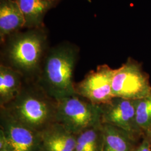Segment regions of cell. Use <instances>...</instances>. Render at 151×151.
<instances>
[{
	"label": "cell",
	"mask_w": 151,
	"mask_h": 151,
	"mask_svg": "<svg viewBox=\"0 0 151 151\" xmlns=\"http://www.w3.org/2000/svg\"><path fill=\"white\" fill-rule=\"evenodd\" d=\"M1 44L0 64L19 72L25 81H37L50 47L45 27L12 33Z\"/></svg>",
	"instance_id": "6da1fadb"
},
{
	"label": "cell",
	"mask_w": 151,
	"mask_h": 151,
	"mask_svg": "<svg viewBox=\"0 0 151 151\" xmlns=\"http://www.w3.org/2000/svg\"><path fill=\"white\" fill-rule=\"evenodd\" d=\"M80 49L75 44L64 41L49 47L37 82L57 101L74 93V74Z\"/></svg>",
	"instance_id": "7a4b0ae2"
},
{
	"label": "cell",
	"mask_w": 151,
	"mask_h": 151,
	"mask_svg": "<svg viewBox=\"0 0 151 151\" xmlns=\"http://www.w3.org/2000/svg\"><path fill=\"white\" fill-rule=\"evenodd\" d=\"M4 108L15 119L38 132L56 122L57 101L37 81L24 80L21 90Z\"/></svg>",
	"instance_id": "3957f363"
},
{
	"label": "cell",
	"mask_w": 151,
	"mask_h": 151,
	"mask_svg": "<svg viewBox=\"0 0 151 151\" xmlns=\"http://www.w3.org/2000/svg\"><path fill=\"white\" fill-rule=\"evenodd\" d=\"M56 122L77 135L84 130L102 124L100 105L74 93L57 101Z\"/></svg>",
	"instance_id": "277c9868"
},
{
	"label": "cell",
	"mask_w": 151,
	"mask_h": 151,
	"mask_svg": "<svg viewBox=\"0 0 151 151\" xmlns=\"http://www.w3.org/2000/svg\"><path fill=\"white\" fill-rule=\"evenodd\" d=\"M151 92L149 75L137 60L129 57L120 67L115 69L112 81L114 97L138 100Z\"/></svg>",
	"instance_id": "5b68a950"
},
{
	"label": "cell",
	"mask_w": 151,
	"mask_h": 151,
	"mask_svg": "<svg viewBox=\"0 0 151 151\" xmlns=\"http://www.w3.org/2000/svg\"><path fill=\"white\" fill-rule=\"evenodd\" d=\"M0 130L7 142V150L41 151V132L33 129L0 108Z\"/></svg>",
	"instance_id": "8992f818"
},
{
	"label": "cell",
	"mask_w": 151,
	"mask_h": 151,
	"mask_svg": "<svg viewBox=\"0 0 151 151\" xmlns=\"http://www.w3.org/2000/svg\"><path fill=\"white\" fill-rule=\"evenodd\" d=\"M115 70L108 65H100L95 70L87 73L83 79L75 83L76 94L92 103L101 105L114 97L112 81Z\"/></svg>",
	"instance_id": "52a82bcc"
},
{
	"label": "cell",
	"mask_w": 151,
	"mask_h": 151,
	"mask_svg": "<svg viewBox=\"0 0 151 151\" xmlns=\"http://www.w3.org/2000/svg\"><path fill=\"white\" fill-rule=\"evenodd\" d=\"M136 100L113 97L100 105L102 124H110L124 130L137 139L144 135L136 122Z\"/></svg>",
	"instance_id": "ba28073f"
},
{
	"label": "cell",
	"mask_w": 151,
	"mask_h": 151,
	"mask_svg": "<svg viewBox=\"0 0 151 151\" xmlns=\"http://www.w3.org/2000/svg\"><path fill=\"white\" fill-rule=\"evenodd\" d=\"M76 135L55 122L41 132V151H73Z\"/></svg>",
	"instance_id": "9c48e42d"
},
{
	"label": "cell",
	"mask_w": 151,
	"mask_h": 151,
	"mask_svg": "<svg viewBox=\"0 0 151 151\" xmlns=\"http://www.w3.org/2000/svg\"><path fill=\"white\" fill-rule=\"evenodd\" d=\"M22 11L27 29L45 27L44 19L47 13L59 3L54 0H16Z\"/></svg>",
	"instance_id": "30bf717a"
},
{
	"label": "cell",
	"mask_w": 151,
	"mask_h": 151,
	"mask_svg": "<svg viewBox=\"0 0 151 151\" xmlns=\"http://www.w3.org/2000/svg\"><path fill=\"white\" fill-rule=\"evenodd\" d=\"M25 27V21L16 0L0 1V41Z\"/></svg>",
	"instance_id": "8fae6325"
},
{
	"label": "cell",
	"mask_w": 151,
	"mask_h": 151,
	"mask_svg": "<svg viewBox=\"0 0 151 151\" xmlns=\"http://www.w3.org/2000/svg\"><path fill=\"white\" fill-rule=\"evenodd\" d=\"M103 151H132L138 139L125 130L108 124H102Z\"/></svg>",
	"instance_id": "7c38bea8"
},
{
	"label": "cell",
	"mask_w": 151,
	"mask_h": 151,
	"mask_svg": "<svg viewBox=\"0 0 151 151\" xmlns=\"http://www.w3.org/2000/svg\"><path fill=\"white\" fill-rule=\"evenodd\" d=\"M24 81L19 72L0 64V107L5 106L16 97Z\"/></svg>",
	"instance_id": "4fadbf2b"
},
{
	"label": "cell",
	"mask_w": 151,
	"mask_h": 151,
	"mask_svg": "<svg viewBox=\"0 0 151 151\" xmlns=\"http://www.w3.org/2000/svg\"><path fill=\"white\" fill-rule=\"evenodd\" d=\"M102 124L83 130L76 135L73 151H103Z\"/></svg>",
	"instance_id": "5bb4252c"
},
{
	"label": "cell",
	"mask_w": 151,
	"mask_h": 151,
	"mask_svg": "<svg viewBox=\"0 0 151 151\" xmlns=\"http://www.w3.org/2000/svg\"><path fill=\"white\" fill-rule=\"evenodd\" d=\"M136 122L145 135L151 130V92L149 95L136 100Z\"/></svg>",
	"instance_id": "9a60e30c"
},
{
	"label": "cell",
	"mask_w": 151,
	"mask_h": 151,
	"mask_svg": "<svg viewBox=\"0 0 151 151\" xmlns=\"http://www.w3.org/2000/svg\"><path fill=\"white\" fill-rule=\"evenodd\" d=\"M132 151H151V145L148 137L144 135V138L138 146H136Z\"/></svg>",
	"instance_id": "2e32d148"
},
{
	"label": "cell",
	"mask_w": 151,
	"mask_h": 151,
	"mask_svg": "<svg viewBox=\"0 0 151 151\" xmlns=\"http://www.w3.org/2000/svg\"><path fill=\"white\" fill-rule=\"evenodd\" d=\"M145 135H147L148 137V138H149V140H150V145H151V130L149 132H148L147 133H146Z\"/></svg>",
	"instance_id": "e0dca14e"
},
{
	"label": "cell",
	"mask_w": 151,
	"mask_h": 151,
	"mask_svg": "<svg viewBox=\"0 0 151 151\" xmlns=\"http://www.w3.org/2000/svg\"><path fill=\"white\" fill-rule=\"evenodd\" d=\"M54 1H57V2H58V3H60V2L62 1V0H54Z\"/></svg>",
	"instance_id": "ac0fdd59"
},
{
	"label": "cell",
	"mask_w": 151,
	"mask_h": 151,
	"mask_svg": "<svg viewBox=\"0 0 151 151\" xmlns=\"http://www.w3.org/2000/svg\"><path fill=\"white\" fill-rule=\"evenodd\" d=\"M10 151V150H2V151Z\"/></svg>",
	"instance_id": "d6986e66"
}]
</instances>
